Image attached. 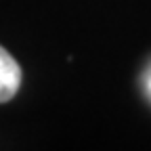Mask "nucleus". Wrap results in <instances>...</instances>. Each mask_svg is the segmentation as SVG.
I'll return each instance as SVG.
<instances>
[{
  "instance_id": "1",
  "label": "nucleus",
  "mask_w": 151,
  "mask_h": 151,
  "mask_svg": "<svg viewBox=\"0 0 151 151\" xmlns=\"http://www.w3.org/2000/svg\"><path fill=\"white\" fill-rule=\"evenodd\" d=\"M21 86V67L6 48L0 46V103L11 101Z\"/></svg>"
},
{
  "instance_id": "2",
  "label": "nucleus",
  "mask_w": 151,
  "mask_h": 151,
  "mask_svg": "<svg viewBox=\"0 0 151 151\" xmlns=\"http://www.w3.org/2000/svg\"><path fill=\"white\" fill-rule=\"evenodd\" d=\"M149 90H151V78H149Z\"/></svg>"
}]
</instances>
